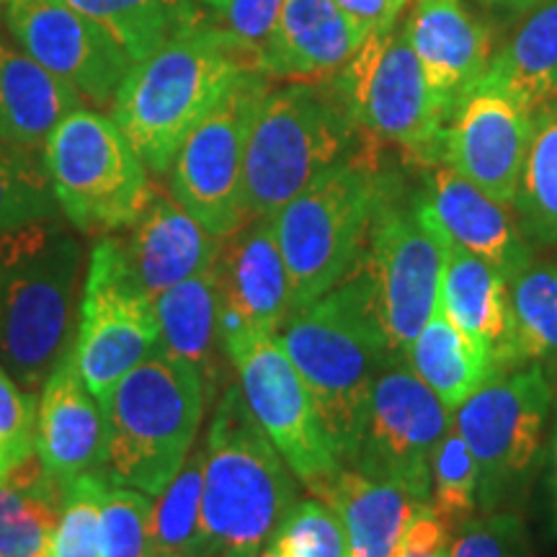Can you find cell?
<instances>
[{
	"instance_id": "4",
	"label": "cell",
	"mask_w": 557,
	"mask_h": 557,
	"mask_svg": "<svg viewBox=\"0 0 557 557\" xmlns=\"http://www.w3.org/2000/svg\"><path fill=\"white\" fill-rule=\"evenodd\" d=\"M83 250L52 220L0 233V367L26 389L45 385L75 341Z\"/></svg>"
},
{
	"instance_id": "46",
	"label": "cell",
	"mask_w": 557,
	"mask_h": 557,
	"mask_svg": "<svg viewBox=\"0 0 557 557\" xmlns=\"http://www.w3.org/2000/svg\"><path fill=\"white\" fill-rule=\"evenodd\" d=\"M487 3L498 5V9H508V11H529L537 3H542V0H487Z\"/></svg>"
},
{
	"instance_id": "33",
	"label": "cell",
	"mask_w": 557,
	"mask_h": 557,
	"mask_svg": "<svg viewBox=\"0 0 557 557\" xmlns=\"http://www.w3.org/2000/svg\"><path fill=\"white\" fill-rule=\"evenodd\" d=\"M521 361L557 367V261H532L508 282Z\"/></svg>"
},
{
	"instance_id": "39",
	"label": "cell",
	"mask_w": 557,
	"mask_h": 557,
	"mask_svg": "<svg viewBox=\"0 0 557 557\" xmlns=\"http://www.w3.org/2000/svg\"><path fill=\"white\" fill-rule=\"evenodd\" d=\"M271 542L287 557H348L346 532L336 511L315 496L297 500Z\"/></svg>"
},
{
	"instance_id": "25",
	"label": "cell",
	"mask_w": 557,
	"mask_h": 557,
	"mask_svg": "<svg viewBox=\"0 0 557 557\" xmlns=\"http://www.w3.org/2000/svg\"><path fill=\"white\" fill-rule=\"evenodd\" d=\"M315 498L329 504L348 542V557H398L410 521L423 504L406 487L344 468Z\"/></svg>"
},
{
	"instance_id": "11",
	"label": "cell",
	"mask_w": 557,
	"mask_h": 557,
	"mask_svg": "<svg viewBox=\"0 0 557 557\" xmlns=\"http://www.w3.org/2000/svg\"><path fill=\"white\" fill-rule=\"evenodd\" d=\"M555 400V382L540 361L493 374L451 416L478 462L480 513L498 511L532 475Z\"/></svg>"
},
{
	"instance_id": "27",
	"label": "cell",
	"mask_w": 557,
	"mask_h": 557,
	"mask_svg": "<svg viewBox=\"0 0 557 557\" xmlns=\"http://www.w3.org/2000/svg\"><path fill=\"white\" fill-rule=\"evenodd\" d=\"M160 323V351L197 369L209 398L220 374V284L209 267L176 284L156 299Z\"/></svg>"
},
{
	"instance_id": "6",
	"label": "cell",
	"mask_w": 557,
	"mask_h": 557,
	"mask_svg": "<svg viewBox=\"0 0 557 557\" xmlns=\"http://www.w3.org/2000/svg\"><path fill=\"white\" fill-rule=\"evenodd\" d=\"M387 178L389 173L380 171L364 145L312 178L274 214L278 250L289 274L292 312L359 271Z\"/></svg>"
},
{
	"instance_id": "9",
	"label": "cell",
	"mask_w": 557,
	"mask_h": 557,
	"mask_svg": "<svg viewBox=\"0 0 557 557\" xmlns=\"http://www.w3.org/2000/svg\"><path fill=\"white\" fill-rule=\"evenodd\" d=\"M447 256L449 238L423 194L413 201H400L389 176L361 267L372 278L380 320L395 357H406L418 331L438 308Z\"/></svg>"
},
{
	"instance_id": "42",
	"label": "cell",
	"mask_w": 557,
	"mask_h": 557,
	"mask_svg": "<svg viewBox=\"0 0 557 557\" xmlns=\"http://www.w3.org/2000/svg\"><path fill=\"white\" fill-rule=\"evenodd\" d=\"M284 0H225L220 13H214L218 24L246 50L256 65L261 67L263 50L282 13ZM263 73V70H261Z\"/></svg>"
},
{
	"instance_id": "37",
	"label": "cell",
	"mask_w": 557,
	"mask_h": 557,
	"mask_svg": "<svg viewBox=\"0 0 557 557\" xmlns=\"http://www.w3.org/2000/svg\"><path fill=\"white\" fill-rule=\"evenodd\" d=\"M478 462L465 438L451 426L438 444L431 462V508L451 529L480 513Z\"/></svg>"
},
{
	"instance_id": "29",
	"label": "cell",
	"mask_w": 557,
	"mask_h": 557,
	"mask_svg": "<svg viewBox=\"0 0 557 557\" xmlns=\"http://www.w3.org/2000/svg\"><path fill=\"white\" fill-rule=\"evenodd\" d=\"M65 485L34 455L0 475V557H50Z\"/></svg>"
},
{
	"instance_id": "49",
	"label": "cell",
	"mask_w": 557,
	"mask_h": 557,
	"mask_svg": "<svg viewBox=\"0 0 557 557\" xmlns=\"http://www.w3.org/2000/svg\"><path fill=\"white\" fill-rule=\"evenodd\" d=\"M0 24H3V0H0Z\"/></svg>"
},
{
	"instance_id": "16",
	"label": "cell",
	"mask_w": 557,
	"mask_h": 557,
	"mask_svg": "<svg viewBox=\"0 0 557 557\" xmlns=\"http://www.w3.org/2000/svg\"><path fill=\"white\" fill-rule=\"evenodd\" d=\"M5 26L29 58L94 107H111L135 60L65 0H5Z\"/></svg>"
},
{
	"instance_id": "18",
	"label": "cell",
	"mask_w": 557,
	"mask_h": 557,
	"mask_svg": "<svg viewBox=\"0 0 557 557\" xmlns=\"http://www.w3.org/2000/svg\"><path fill=\"white\" fill-rule=\"evenodd\" d=\"M214 271L220 284V315L238 320L263 336L282 331L292 315V287L274 218L250 220L222 238Z\"/></svg>"
},
{
	"instance_id": "26",
	"label": "cell",
	"mask_w": 557,
	"mask_h": 557,
	"mask_svg": "<svg viewBox=\"0 0 557 557\" xmlns=\"http://www.w3.org/2000/svg\"><path fill=\"white\" fill-rule=\"evenodd\" d=\"M83 103L70 83L0 37V139L41 150L52 129Z\"/></svg>"
},
{
	"instance_id": "5",
	"label": "cell",
	"mask_w": 557,
	"mask_h": 557,
	"mask_svg": "<svg viewBox=\"0 0 557 557\" xmlns=\"http://www.w3.org/2000/svg\"><path fill=\"white\" fill-rule=\"evenodd\" d=\"M207 400L197 369L158 348L99 400L107 434L103 475L158 496L191 455Z\"/></svg>"
},
{
	"instance_id": "15",
	"label": "cell",
	"mask_w": 557,
	"mask_h": 557,
	"mask_svg": "<svg viewBox=\"0 0 557 557\" xmlns=\"http://www.w3.org/2000/svg\"><path fill=\"white\" fill-rule=\"evenodd\" d=\"M451 429V413L406 359L382 369L369 395L364 431L351 468L406 487L431 504V462Z\"/></svg>"
},
{
	"instance_id": "34",
	"label": "cell",
	"mask_w": 557,
	"mask_h": 557,
	"mask_svg": "<svg viewBox=\"0 0 557 557\" xmlns=\"http://www.w3.org/2000/svg\"><path fill=\"white\" fill-rule=\"evenodd\" d=\"M201 487H205V442L194 444L158 500L152 504V537L158 557H199Z\"/></svg>"
},
{
	"instance_id": "1",
	"label": "cell",
	"mask_w": 557,
	"mask_h": 557,
	"mask_svg": "<svg viewBox=\"0 0 557 557\" xmlns=\"http://www.w3.org/2000/svg\"><path fill=\"white\" fill-rule=\"evenodd\" d=\"M276 341L308 385L341 462L351 468L369 395L382 369L395 359L364 267L292 312Z\"/></svg>"
},
{
	"instance_id": "24",
	"label": "cell",
	"mask_w": 557,
	"mask_h": 557,
	"mask_svg": "<svg viewBox=\"0 0 557 557\" xmlns=\"http://www.w3.org/2000/svg\"><path fill=\"white\" fill-rule=\"evenodd\" d=\"M438 308L491 357L496 372L524 364L517 348L508 278L449 240Z\"/></svg>"
},
{
	"instance_id": "7",
	"label": "cell",
	"mask_w": 557,
	"mask_h": 557,
	"mask_svg": "<svg viewBox=\"0 0 557 557\" xmlns=\"http://www.w3.org/2000/svg\"><path fill=\"white\" fill-rule=\"evenodd\" d=\"M357 137L333 81L269 88L248 132L243 218H274L312 178L351 156Z\"/></svg>"
},
{
	"instance_id": "36",
	"label": "cell",
	"mask_w": 557,
	"mask_h": 557,
	"mask_svg": "<svg viewBox=\"0 0 557 557\" xmlns=\"http://www.w3.org/2000/svg\"><path fill=\"white\" fill-rule=\"evenodd\" d=\"M109 485L111 480L103 475V470L83 472L70 480L50 557H103L101 508Z\"/></svg>"
},
{
	"instance_id": "23",
	"label": "cell",
	"mask_w": 557,
	"mask_h": 557,
	"mask_svg": "<svg viewBox=\"0 0 557 557\" xmlns=\"http://www.w3.org/2000/svg\"><path fill=\"white\" fill-rule=\"evenodd\" d=\"M220 240L178 205L171 194L152 191L143 214L122 243L132 276L152 299L214 267Z\"/></svg>"
},
{
	"instance_id": "48",
	"label": "cell",
	"mask_w": 557,
	"mask_h": 557,
	"mask_svg": "<svg viewBox=\"0 0 557 557\" xmlns=\"http://www.w3.org/2000/svg\"><path fill=\"white\" fill-rule=\"evenodd\" d=\"M256 557H287V555H284V553H282V549H278V547L274 545V542H269V545H267V547H263V549H261V553H259V555H256Z\"/></svg>"
},
{
	"instance_id": "35",
	"label": "cell",
	"mask_w": 557,
	"mask_h": 557,
	"mask_svg": "<svg viewBox=\"0 0 557 557\" xmlns=\"http://www.w3.org/2000/svg\"><path fill=\"white\" fill-rule=\"evenodd\" d=\"M58 207L41 150L0 139V233L52 220Z\"/></svg>"
},
{
	"instance_id": "28",
	"label": "cell",
	"mask_w": 557,
	"mask_h": 557,
	"mask_svg": "<svg viewBox=\"0 0 557 557\" xmlns=\"http://www.w3.org/2000/svg\"><path fill=\"white\" fill-rule=\"evenodd\" d=\"M403 359L451 416L493 374H498L491 357L470 336H465L442 308L431 312Z\"/></svg>"
},
{
	"instance_id": "13",
	"label": "cell",
	"mask_w": 557,
	"mask_h": 557,
	"mask_svg": "<svg viewBox=\"0 0 557 557\" xmlns=\"http://www.w3.org/2000/svg\"><path fill=\"white\" fill-rule=\"evenodd\" d=\"M78 312L73 354L90 395L101 400L160 348L156 299L132 276L114 235H103L90 248Z\"/></svg>"
},
{
	"instance_id": "20",
	"label": "cell",
	"mask_w": 557,
	"mask_h": 557,
	"mask_svg": "<svg viewBox=\"0 0 557 557\" xmlns=\"http://www.w3.org/2000/svg\"><path fill=\"white\" fill-rule=\"evenodd\" d=\"M423 171V199L451 243L491 263L508 282L534 261L527 233L511 218V207L487 197L444 160Z\"/></svg>"
},
{
	"instance_id": "21",
	"label": "cell",
	"mask_w": 557,
	"mask_h": 557,
	"mask_svg": "<svg viewBox=\"0 0 557 557\" xmlns=\"http://www.w3.org/2000/svg\"><path fill=\"white\" fill-rule=\"evenodd\" d=\"M37 457L62 485L83 472L103 470L107 462L101 406L81 377L73 348H67L41 385Z\"/></svg>"
},
{
	"instance_id": "12",
	"label": "cell",
	"mask_w": 557,
	"mask_h": 557,
	"mask_svg": "<svg viewBox=\"0 0 557 557\" xmlns=\"http://www.w3.org/2000/svg\"><path fill=\"white\" fill-rule=\"evenodd\" d=\"M220 344L235 367L250 413L299 483L318 496L346 465L341 462L336 444L297 367L276 336L246 331L222 338Z\"/></svg>"
},
{
	"instance_id": "38",
	"label": "cell",
	"mask_w": 557,
	"mask_h": 557,
	"mask_svg": "<svg viewBox=\"0 0 557 557\" xmlns=\"http://www.w3.org/2000/svg\"><path fill=\"white\" fill-rule=\"evenodd\" d=\"M152 500L137 487L111 483L103 493V557H158Z\"/></svg>"
},
{
	"instance_id": "10",
	"label": "cell",
	"mask_w": 557,
	"mask_h": 557,
	"mask_svg": "<svg viewBox=\"0 0 557 557\" xmlns=\"http://www.w3.org/2000/svg\"><path fill=\"white\" fill-rule=\"evenodd\" d=\"M331 81L367 143L393 145L423 169L442 160L447 124L431 99L406 21L372 34Z\"/></svg>"
},
{
	"instance_id": "44",
	"label": "cell",
	"mask_w": 557,
	"mask_h": 557,
	"mask_svg": "<svg viewBox=\"0 0 557 557\" xmlns=\"http://www.w3.org/2000/svg\"><path fill=\"white\" fill-rule=\"evenodd\" d=\"M406 3L408 0H336L338 9L364 32L367 39L372 34L393 29L400 21Z\"/></svg>"
},
{
	"instance_id": "14",
	"label": "cell",
	"mask_w": 557,
	"mask_h": 557,
	"mask_svg": "<svg viewBox=\"0 0 557 557\" xmlns=\"http://www.w3.org/2000/svg\"><path fill=\"white\" fill-rule=\"evenodd\" d=\"M269 88V78L259 70L238 75L181 143L169 169L171 197L214 238H227L246 222L243 160L256 109Z\"/></svg>"
},
{
	"instance_id": "22",
	"label": "cell",
	"mask_w": 557,
	"mask_h": 557,
	"mask_svg": "<svg viewBox=\"0 0 557 557\" xmlns=\"http://www.w3.org/2000/svg\"><path fill=\"white\" fill-rule=\"evenodd\" d=\"M364 41V32L338 9L336 0H284L261 70L269 81H331Z\"/></svg>"
},
{
	"instance_id": "17",
	"label": "cell",
	"mask_w": 557,
	"mask_h": 557,
	"mask_svg": "<svg viewBox=\"0 0 557 557\" xmlns=\"http://www.w3.org/2000/svg\"><path fill=\"white\" fill-rule=\"evenodd\" d=\"M534 116L508 90L483 78L451 114L442 160L487 197L513 209Z\"/></svg>"
},
{
	"instance_id": "19",
	"label": "cell",
	"mask_w": 557,
	"mask_h": 557,
	"mask_svg": "<svg viewBox=\"0 0 557 557\" xmlns=\"http://www.w3.org/2000/svg\"><path fill=\"white\" fill-rule=\"evenodd\" d=\"M408 37L438 116L449 124L491 65V37L462 0H416Z\"/></svg>"
},
{
	"instance_id": "45",
	"label": "cell",
	"mask_w": 557,
	"mask_h": 557,
	"mask_svg": "<svg viewBox=\"0 0 557 557\" xmlns=\"http://www.w3.org/2000/svg\"><path fill=\"white\" fill-rule=\"evenodd\" d=\"M553 444H549V491H553L555 506H557V389H555V400H553Z\"/></svg>"
},
{
	"instance_id": "47",
	"label": "cell",
	"mask_w": 557,
	"mask_h": 557,
	"mask_svg": "<svg viewBox=\"0 0 557 557\" xmlns=\"http://www.w3.org/2000/svg\"><path fill=\"white\" fill-rule=\"evenodd\" d=\"M191 3L201 5V9H209L212 13H220L222 5H225V0H191Z\"/></svg>"
},
{
	"instance_id": "50",
	"label": "cell",
	"mask_w": 557,
	"mask_h": 557,
	"mask_svg": "<svg viewBox=\"0 0 557 557\" xmlns=\"http://www.w3.org/2000/svg\"><path fill=\"white\" fill-rule=\"evenodd\" d=\"M3 3H5V0H3Z\"/></svg>"
},
{
	"instance_id": "2",
	"label": "cell",
	"mask_w": 557,
	"mask_h": 557,
	"mask_svg": "<svg viewBox=\"0 0 557 557\" xmlns=\"http://www.w3.org/2000/svg\"><path fill=\"white\" fill-rule=\"evenodd\" d=\"M246 70L261 73L218 21L201 18L129 67L111 101V120L148 171L163 176L181 143Z\"/></svg>"
},
{
	"instance_id": "8",
	"label": "cell",
	"mask_w": 557,
	"mask_h": 557,
	"mask_svg": "<svg viewBox=\"0 0 557 557\" xmlns=\"http://www.w3.org/2000/svg\"><path fill=\"white\" fill-rule=\"evenodd\" d=\"M54 199L83 233L135 225L152 199L150 171L111 116L78 109L67 114L45 148Z\"/></svg>"
},
{
	"instance_id": "43",
	"label": "cell",
	"mask_w": 557,
	"mask_h": 557,
	"mask_svg": "<svg viewBox=\"0 0 557 557\" xmlns=\"http://www.w3.org/2000/svg\"><path fill=\"white\" fill-rule=\"evenodd\" d=\"M451 534H455V529L429 504H423L410 521L398 557H449Z\"/></svg>"
},
{
	"instance_id": "31",
	"label": "cell",
	"mask_w": 557,
	"mask_h": 557,
	"mask_svg": "<svg viewBox=\"0 0 557 557\" xmlns=\"http://www.w3.org/2000/svg\"><path fill=\"white\" fill-rule=\"evenodd\" d=\"M65 3L109 32L135 62L156 52L173 34L207 18L205 9L191 0H65Z\"/></svg>"
},
{
	"instance_id": "40",
	"label": "cell",
	"mask_w": 557,
	"mask_h": 557,
	"mask_svg": "<svg viewBox=\"0 0 557 557\" xmlns=\"http://www.w3.org/2000/svg\"><path fill=\"white\" fill-rule=\"evenodd\" d=\"M37 398L0 367V475L37 455Z\"/></svg>"
},
{
	"instance_id": "32",
	"label": "cell",
	"mask_w": 557,
	"mask_h": 557,
	"mask_svg": "<svg viewBox=\"0 0 557 557\" xmlns=\"http://www.w3.org/2000/svg\"><path fill=\"white\" fill-rule=\"evenodd\" d=\"M513 209L529 238L557 246V103L534 116Z\"/></svg>"
},
{
	"instance_id": "30",
	"label": "cell",
	"mask_w": 557,
	"mask_h": 557,
	"mask_svg": "<svg viewBox=\"0 0 557 557\" xmlns=\"http://www.w3.org/2000/svg\"><path fill=\"white\" fill-rule=\"evenodd\" d=\"M485 81L496 83L513 99L540 114L557 103V0H542L491 58Z\"/></svg>"
},
{
	"instance_id": "41",
	"label": "cell",
	"mask_w": 557,
	"mask_h": 557,
	"mask_svg": "<svg viewBox=\"0 0 557 557\" xmlns=\"http://www.w3.org/2000/svg\"><path fill=\"white\" fill-rule=\"evenodd\" d=\"M449 557H527L524 524L511 511H485L455 529Z\"/></svg>"
},
{
	"instance_id": "3",
	"label": "cell",
	"mask_w": 557,
	"mask_h": 557,
	"mask_svg": "<svg viewBox=\"0 0 557 557\" xmlns=\"http://www.w3.org/2000/svg\"><path fill=\"white\" fill-rule=\"evenodd\" d=\"M297 504V478L250 413L222 389L205 438L199 557H256Z\"/></svg>"
}]
</instances>
